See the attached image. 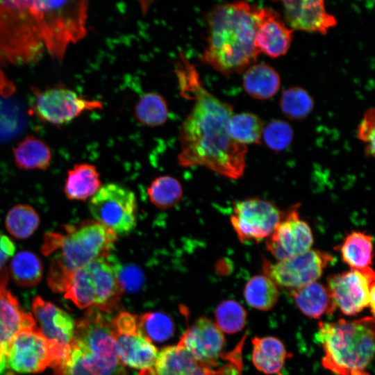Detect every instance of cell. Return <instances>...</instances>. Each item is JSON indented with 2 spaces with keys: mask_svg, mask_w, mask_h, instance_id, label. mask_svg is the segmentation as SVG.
Wrapping results in <instances>:
<instances>
[{
  "mask_svg": "<svg viewBox=\"0 0 375 375\" xmlns=\"http://www.w3.org/2000/svg\"><path fill=\"white\" fill-rule=\"evenodd\" d=\"M176 75L181 94L194 102L181 126L178 162L183 167H204L231 178L241 177L247 148L228 133L232 106L204 87L194 66L181 54Z\"/></svg>",
  "mask_w": 375,
  "mask_h": 375,
  "instance_id": "1",
  "label": "cell"
},
{
  "mask_svg": "<svg viewBox=\"0 0 375 375\" xmlns=\"http://www.w3.org/2000/svg\"><path fill=\"white\" fill-rule=\"evenodd\" d=\"M259 9L246 1L214 7L207 16L202 61L226 75L241 72L254 62L260 53L255 45Z\"/></svg>",
  "mask_w": 375,
  "mask_h": 375,
  "instance_id": "2",
  "label": "cell"
},
{
  "mask_svg": "<svg viewBox=\"0 0 375 375\" xmlns=\"http://www.w3.org/2000/svg\"><path fill=\"white\" fill-rule=\"evenodd\" d=\"M117 240L113 231L97 221L71 227L66 235L47 233L42 252L54 253L47 276L50 288L65 292L72 274L92 260L110 256Z\"/></svg>",
  "mask_w": 375,
  "mask_h": 375,
  "instance_id": "3",
  "label": "cell"
},
{
  "mask_svg": "<svg viewBox=\"0 0 375 375\" xmlns=\"http://www.w3.org/2000/svg\"><path fill=\"white\" fill-rule=\"evenodd\" d=\"M122 364L107 312L90 308L75 322L66 353L54 369L57 375H117Z\"/></svg>",
  "mask_w": 375,
  "mask_h": 375,
  "instance_id": "4",
  "label": "cell"
},
{
  "mask_svg": "<svg viewBox=\"0 0 375 375\" xmlns=\"http://www.w3.org/2000/svg\"><path fill=\"white\" fill-rule=\"evenodd\" d=\"M374 317L319 324L317 337L324 352L323 366L339 375L364 372L374 354Z\"/></svg>",
  "mask_w": 375,
  "mask_h": 375,
  "instance_id": "5",
  "label": "cell"
},
{
  "mask_svg": "<svg viewBox=\"0 0 375 375\" xmlns=\"http://www.w3.org/2000/svg\"><path fill=\"white\" fill-rule=\"evenodd\" d=\"M44 49L30 1H0V65L35 63Z\"/></svg>",
  "mask_w": 375,
  "mask_h": 375,
  "instance_id": "6",
  "label": "cell"
},
{
  "mask_svg": "<svg viewBox=\"0 0 375 375\" xmlns=\"http://www.w3.org/2000/svg\"><path fill=\"white\" fill-rule=\"evenodd\" d=\"M44 48L61 61L87 34L88 1H30Z\"/></svg>",
  "mask_w": 375,
  "mask_h": 375,
  "instance_id": "7",
  "label": "cell"
},
{
  "mask_svg": "<svg viewBox=\"0 0 375 375\" xmlns=\"http://www.w3.org/2000/svg\"><path fill=\"white\" fill-rule=\"evenodd\" d=\"M118 273L109 256L97 258L72 274L65 297L81 308L112 312L124 290Z\"/></svg>",
  "mask_w": 375,
  "mask_h": 375,
  "instance_id": "8",
  "label": "cell"
},
{
  "mask_svg": "<svg viewBox=\"0 0 375 375\" xmlns=\"http://www.w3.org/2000/svg\"><path fill=\"white\" fill-rule=\"evenodd\" d=\"M67 349L46 339L36 326L17 332L9 341L6 350L7 370L27 374L55 369Z\"/></svg>",
  "mask_w": 375,
  "mask_h": 375,
  "instance_id": "9",
  "label": "cell"
},
{
  "mask_svg": "<svg viewBox=\"0 0 375 375\" xmlns=\"http://www.w3.org/2000/svg\"><path fill=\"white\" fill-rule=\"evenodd\" d=\"M89 209L95 221L117 235L129 233L136 226L135 194L119 184L109 183L99 188L90 199Z\"/></svg>",
  "mask_w": 375,
  "mask_h": 375,
  "instance_id": "10",
  "label": "cell"
},
{
  "mask_svg": "<svg viewBox=\"0 0 375 375\" xmlns=\"http://www.w3.org/2000/svg\"><path fill=\"white\" fill-rule=\"evenodd\" d=\"M111 328L119 360L133 368L151 369L158 351L140 331L138 317L122 312L111 319Z\"/></svg>",
  "mask_w": 375,
  "mask_h": 375,
  "instance_id": "11",
  "label": "cell"
},
{
  "mask_svg": "<svg viewBox=\"0 0 375 375\" xmlns=\"http://www.w3.org/2000/svg\"><path fill=\"white\" fill-rule=\"evenodd\" d=\"M374 278L371 267L331 276L327 290L335 307L345 315H353L369 306L374 316Z\"/></svg>",
  "mask_w": 375,
  "mask_h": 375,
  "instance_id": "12",
  "label": "cell"
},
{
  "mask_svg": "<svg viewBox=\"0 0 375 375\" xmlns=\"http://www.w3.org/2000/svg\"><path fill=\"white\" fill-rule=\"evenodd\" d=\"M333 260L328 253L309 250L276 263L265 261L263 269L266 276L276 285L295 290L315 282Z\"/></svg>",
  "mask_w": 375,
  "mask_h": 375,
  "instance_id": "13",
  "label": "cell"
},
{
  "mask_svg": "<svg viewBox=\"0 0 375 375\" xmlns=\"http://www.w3.org/2000/svg\"><path fill=\"white\" fill-rule=\"evenodd\" d=\"M35 112L43 121L53 124H66L85 111L103 108L101 101L83 98L63 86L35 90Z\"/></svg>",
  "mask_w": 375,
  "mask_h": 375,
  "instance_id": "14",
  "label": "cell"
},
{
  "mask_svg": "<svg viewBox=\"0 0 375 375\" xmlns=\"http://www.w3.org/2000/svg\"><path fill=\"white\" fill-rule=\"evenodd\" d=\"M283 214L271 202L251 198L237 202L231 222L242 242L268 238L281 220Z\"/></svg>",
  "mask_w": 375,
  "mask_h": 375,
  "instance_id": "15",
  "label": "cell"
},
{
  "mask_svg": "<svg viewBox=\"0 0 375 375\" xmlns=\"http://www.w3.org/2000/svg\"><path fill=\"white\" fill-rule=\"evenodd\" d=\"M313 236L309 225L301 219L297 209H292L282 217L266 242L267 250L278 261L309 250Z\"/></svg>",
  "mask_w": 375,
  "mask_h": 375,
  "instance_id": "16",
  "label": "cell"
},
{
  "mask_svg": "<svg viewBox=\"0 0 375 375\" xmlns=\"http://www.w3.org/2000/svg\"><path fill=\"white\" fill-rule=\"evenodd\" d=\"M178 344L199 362L213 367L221 356L224 337L215 323L203 317L186 331Z\"/></svg>",
  "mask_w": 375,
  "mask_h": 375,
  "instance_id": "17",
  "label": "cell"
},
{
  "mask_svg": "<svg viewBox=\"0 0 375 375\" xmlns=\"http://www.w3.org/2000/svg\"><path fill=\"white\" fill-rule=\"evenodd\" d=\"M32 309L40 326L38 328L46 339L67 349L74 334L73 318L64 310L40 297L33 299Z\"/></svg>",
  "mask_w": 375,
  "mask_h": 375,
  "instance_id": "18",
  "label": "cell"
},
{
  "mask_svg": "<svg viewBox=\"0 0 375 375\" xmlns=\"http://www.w3.org/2000/svg\"><path fill=\"white\" fill-rule=\"evenodd\" d=\"M285 19L292 30L325 35L337 24L335 17L329 14L324 1H283Z\"/></svg>",
  "mask_w": 375,
  "mask_h": 375,
  "instance_id": "19",
  "label": "cell"
},
{
  "mask_svg": "<svg viewBox=\"0 0 375 375\" xmlns=\"http://www.w3.org/2000/svg\"><path fill=\"white\" fill-rule=\"evenodd\" d=\"M8 272L0 271V354L6 356L7 346L19 331L36 326L31 314L25 312L17 299L7 289Z\"/></svg>",
  "mask_w": 375,
  "mask_h": 375,
  "instance_id": "20",
  "label": "cell"
},
{
  "mask_svg": "<svg viewBox=\"0 0 375 375\" xmlns=\"http://www.w3.org/2000/svg\"><path fill=\"white\" fill-rule=\"evenodd\" d=\"M293 31L286 26L276 10L269 8L259 9L255 45L260 53L272 58L285 55L290 47Z\"/></svg>",
  "mask_w": 375,
  "mask_h": 375,
  "instance_id": "21",
  "label": "cell"
},
{
  "mask_svg": "<svg viewBox=\"0 0 375 375\" xmlns=\"http://www.w3.org/2000/svg\"><path fill=\"white\" fill-rule=\"evenodd\" d=\"M154 367V375H210L212 369L195 360L178 344L163 349Z\"/></svg>",
  "mask_w": 375,
  "mask_h": 375,
  "instance_id": "22",
  "label": "cell"
},
{
  "mask_svg": "<svg viewBox=\"0 0 375 375\" xmlns=\"http://www.w3.org/2000/svg\"><path fill=\"white\" fill-rule=\"evenodd\" d=\"M100 187V176L96 167L81 163L68 171L64 192L70 200L85 201L93 196Z\"/></svg>",
  "mask_w": 375,
  "mask_h": 375,
  "instance_id": "23",
  "label": "cell"
},
{
  "mask_svg": "<svg viewBox=\"0 0 375 375\" xmlns=\"http://www.w3.org/2000/svg\"><path fill=\"white\" fill-rule=\"evenodd\" d=\"M252 343V362L254 366L267 374L278 373L288 356L283 344L271 336L255 338Z\"/></svg>",
  "mask_w": 375,
  "mask_h": 375,
  "instance_id": "24",
  "label": "cell"
},
{
  "mask_svg": "<svg viewBox=\"0 0 375 375\" xmlns=\"http://www.w3.org/2000/svg\"><path fill=\"white\" fill-rule=\"evenodd\" d=\"M292 294L299 309L308 317L332 315L335 309L327 288L317 282L293 290Z\"/></svg>",
  "mask_w": 375,
  "mask_h": 375,
  "instance_id": "25",
  "label": "cell"
},
{
  "mask_svg": "<svg viewBox=\"0 0 375 375\" xmlns=\"http://www.w3.org/2000/svg\"><path fill=\"white\" fill-rule=\"evenodd\" d=\"M281 79L278 72L271 66L258 63L251 65L243 76V88L251 97L267 99L278 91Z\"/></svg>",
  "mask_w": 375,
  "mask_h": 375,
  "instance_id": "26",
  "label": "cell"
},
{
  "mask_svg": "<svg viewBox=\"0 0 375 375\" xmlns=\"http://www.w3.org/2000/svg\"><path fill=\"white\" fill-rule=\"evenodd\" d=\"M16 165L24 169H47L51 161L49 146L42 140L32 135L26 137L13 149Z\"/></svg>",
  "mask_w": 375,
  "mask_h": 375,
  "instance_id": "27",
  "label": "cell"
},
{
  "mask_svg": "<svg viewBox=\"0 0 375 375\" xmlns=\"http://www.w3.org/2000/svg\"><path fill=\"white\" fill-rule=\"evenodd\" d=\"M340 251L342 260L351 269L369 268L373 256V239L362 232L353 231L344 239Z\"/></svg>",
  "mask_w": 375,
  "mask_h": 375,
  "instance_id": "28",
  "label": "cell"
},
{
  "mask_svg": "<svg viewBox=\"0 0 375 375\" xmlns=\"http://www.w3.org/2000/svg\"><path fill=\"white\" fill-rule=\"evenodd\" d=\"M9 269L13 281L23 287L35 285L43 274L40 258L29 251H22L15 254L11 259Z\"/></svg>",
  "mask_w": 375,
  "mask_h": 375,
  "instance_id": "29",
  "label": "cell"
},
{
  "mask_svg": "<svg viewBox=\"0 0 375 375\" xmlns=\"http://www.w3.org/2000/svg\"><path fill=\"white\" fill-rule=\"evenodd\" d=\"M244 295L247 303L261 310L271 309L277 302V285L266 276H255L247 283Z\"/></svg>",
  "mask_w": 375,
  "mask_h": 375,
  "instance_id": "30",
  "label": "cell"
},
{
  "mask_svg": "<svg viewBox=\"0 0 375 375\" xmlns=\"http://www.w3.org/2000/svg\"><path fill=\"white\" fill-rule=\"evenodd\" d=\"M134 113L137 121L142 124L156 127L163 124L167 120L169 109L162 96L149 92L138 99Z\"/></svg>",
  "mask_w": 375,
  "mask_h": 375,
  "instance_id": "31",
  "label": "cell"
},
{
  "mask_svg": "<svg viewBox=\"0 0 375 375\" xmlns=\"http://www.w3.org/2000/svg\"><path fill=\"white\" fill-rule=\"evenodd\" d=\"M39 224V215L32 206L26 204L13 206L5 219L7 231L17 239L29 238L38 228Z\"/></svg>",
  "mask_w": 375,
  "mask_h": 375,
  "instance_id": "32",
  "label": "cell"
},
{
  "mask_svg": "<svg viewBox=\"0 0 375 375\" xmlns=\"http://www.w3.org/2000/svg\"><path fill=\"white\" fill-rule=\"evenodd\" d=\"M263 128L260 118L249 112L233 115L228 124L230 136L244 145L260 143Z\"/></svg>",
  "mask_w": 375,
  "mask_h": 375,
  "instance_id": "33",
  "label": "cell"
},
{
  "mask_svg": "<svg viewBox=\"0 0 375 375\" xmlns=\"http://www.w3.org/2000/svg\"><path fill=\"white\" fill-rule=\"evenodd\" d=\"M151 202L161 209H167L176 205L183 195L180 182L169 176L156 178L147 190Z\"/></svg>",
  "mask_w": 375,
  "mask_h": 375,
  "instance_id": "34",
  "label": "cell"
},
{
  "mask_svg": "<svg viewBox=\"0 0 375 375\" xmlns=\"http://www.w3.org/2000/svg\"><path fill=\"white\" fill-rule=\"evenodd\" d=\"M280 104L283 114L292 119L306 117L314 108L312 98L300 87H292L283 90Z\"/></svg>",
  "mask_w": 375,
  "mask_h": 375,
  "instance_id": "35",
  "label": "cell"
},
{
  "mask_svg": "<svg viewBox=\"0 0 375 375\" xmlns=\"http://www.w3.org/2000/svg\"><path fill=\"white\" fill-rule=\"evenodd\" d=\"M217 325L226 333H235L244 326L247 312L238 302L227 300L219 304L215 310Z\"/></svg>",
  "mask_w": 375,
  "mask_h": 375,
  "instance_id": "36",
  "label": "cell"
},
{
  "mask_svg": "<svg viewBox=\"0 0 375 375\" xmlns=\"http://www.w3.org/2000/svg\"><path fill=\"white\" fill-rule=\"evenodd\" d=\"M140 331L151 342H162L174 333V325L169 317L160 312H147L138 317Z\"/></svg>",
  "mask_w": 375,
  "mask_h": 375,
  "instance_id": "37",
  "label": "cell"
},
{
  "mask_svg": "<svg viewBox=\"0 0 375 375\" xmlns=\"http://www.w3.org/2000/svg\"><path fill=\"white\" fill-rule=\"evenodd\" d=\"M264 141L267 146L275 151L288 148L293 138V130L287 122L280 119L270 122L262 131Z\"/></svg>",
  "mask_w": 375,
  "mask_h": 375,
  "instance_id": "38",
  "label": "cell"
},
{
  "mask_svg": "<svg viewBox=\"0 0 375 375\" xmlns=\"http://www.w3.org/2000/svg\"><path fill=\"white\" fill-rule=\"evenodd\" d=\"M247 334L231 351L223 356L226 362L221 367L212 369L210 375H242V347Z\"/></svg>",
  "mask_w": 375,
  "mask_h": 375,
  "instance_id": "39",
  "label": "cell"
},
{
  "mask_svg": "<svg viewBox=\"0 0 375 375\" xmlns=\"http://www.w3.org/2000/svg\"><path fill=\"white\" fill-rule=\"evenodd\" d=\"M374 108L368 109L364 114L358 128V138L367 143L365 153L369 156H374V128H375Z\"/></svg>",
  "mask_w": 375,
  "mask_h": 375,
  "instance_id": "40",
  "label": "cell"
},
{
  "mask_svg": "<svg viewBox=\"0 0 375 375\" xmlns=\"http://www.w3.org/2000/svg\"><path fill=\"white\" fill-rule=\"evenodd\" d=\"M15 251L13 242L6 235L0 233V271L6 262L14 255Z\"/></svg>",
  "mask_w": 375,
  "mask_h": 375,
  "instance_id": "41",
  "label": "cell"
},
{
  "mask_svg": "<svg viewBox=\"0 0 375 375\" xmlns=\"http://www.w3.org/2000/svg\"><path fill=\"white\" fill-rule=\"evenodd\" d=\"M16 91L14 83L8 79L4 73L0 69V96L9 97Z\"/></svg>",
  "mask_w": 375,
  "mask_h": 375,
  "instance_id": "42",
  "label": "cell"
},
{
  "mask_svg": "<svg viewBox=\"0 0 375 375\" xmlns=\"http://www.w3.org/2000/svg\"><path fill=\"white\" fill-rule=\"evenodd\" d=\"M138 375H154L153 369H143Z\"/></svg>",
  "mask_w": 375,
  "mask_h": 375,
  "instance_id": "43",
  "label": "cell"
},
{
  "mask_svg": "<svg viewBox=\"0 0 375 375\" xmlns=\"http://www.w3.org/2000/svg\"><path fill=\"white\" fill-rule=\"evenodd\" d=\"M356 375H369V374H367L365 372H360V373L357 374Z\"/></svg>",
  "mask_w": 375,
  "mask_h": 375,
  "instance_id": "44",
  "label": "cell"
}]
</instances>
